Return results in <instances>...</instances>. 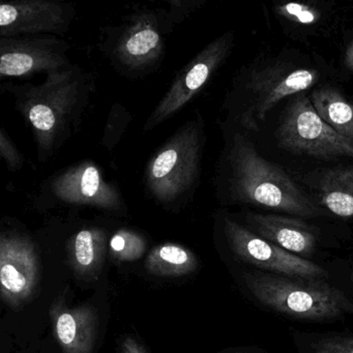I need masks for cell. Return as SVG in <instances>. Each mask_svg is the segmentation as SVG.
<instances>
[{
    "label": "cell",
    "mask_w": 353,
    "mask_h": 353,
    "mask_svg": "<svg viewBox=\"0 0 353 353\" xmlns=\"http://www.w3.org/2000/svg\"><path fill=\"white\" fill-rule=\"evenodd\" d=\"M110 250L113 257L119 261H135L145 252V241L134 231H117L110 239Z\"/></svg>",
    "instance_id": "20"
},
{
    "label": "cell",
    "mask_w": 353,
    "mask_h": 353,
    "mask_svg": "<svg viewBox=\"0 0 353 353\" xmlns=\"http://www.w3.org/2000/svg\"><path fill=\"white\" fill-rule=\"evenodd\" d=\"M316 70L274 61L250 70L234 84L227 105L235 121L258 132L268 113L284 99L309 90L319 80Z\"/></svg>",
    "instance_id": "5"
},
{
    "label": "cell",
    "mask_w": 353,
    "mask_h": 353,
    "mask_svg": "<svg viewBox=\"0 0 353 353\" xmlns=\"http://www.w3.org/2000/svg\"><path fill=\"white\" fill-rule=\"evenodd\" d=\"M133 117L131 113L119 104H115L109 113L104 135L102 138V145L107 150H114L115 146L121 141L125 132L127 131Z\"/></svg>",
    "instance_id": "21"
},
{
    "label": "cell",
    "mask_w": 353,
    "mask_h": 353,
    "mask_svg": "<svg viewBox=\"0 0 353 353\" xmlns=\"http://www.w3.org/2000/svg\"><path fill=\"white\" fill-rule=\"evenodd\" d=\"M223 201L252 204L299 218H317L319 208L282 169L259 156L251 140L233 131L223 152L216 175Z\"/></svg>",
    "instance_id": "2"
},
{
    "label": "cell",
    "mask_w": 353,
    "mask_h": 353,
    "mask_svg": "<svg viewBox=\"0 0 353 353\" xmlns=\"http://www.w3.org/2000/svg\"><path fill=\"white\" fill-rule=\"evenodd\" d=\"M197 265L193 252L176 243L158 245L145 261L146 270L158 276H183L194 272Z\"/></svg>",
    "instance_id": "19"
},
{
    "label": "cell",
    "mask_w": 353,
    "mask_h": 353,
    "mask_svg": "<svg viewBox=\"0 0 353 353\" xmlns=\"http://www.w3.org/2000/svg\"><path fill=\"white\" fill-rule=\"evenodd\" d=\"M322 205L341 218L353 219V168L324 171L317 183Z\"/></svg>",
    "instance_id": "16"
},
{
    "label": "cell",
    "mask_w": 353,
    "mask_h": 353,
    "mask_svg": "<svg viewBox=\"0 0 353 353\" xmlns=\"http://www.w3.org/2000/svg\"><path fill=\"white\" fill-rule=\"evenodd\" d=\"M203 3V0H168L169 9L161 10L169 32L172 34L175 26L193 15Z\"/></svg>",
    "instance_id": "22"
},
{
    "label": "cell",
    "mask_w": 353,
    "mask_h": 353,
    "mask_svg": "<svg viewBox=\"0 0 353 353\" xmlns=\"http://www.w3.org/2000/svg\"><path fill=\"white\" fill-rule=\"evenodd\" d=\"M243 281L258 303L293 319L323 322L353 315V299L325 280L254 270L245 272Z\"/></svg>",
    "instance_id": "4"
},
{
    "label": "cell",
    "mask_w": 353,
    "mask_h": 353,
    "mask_svg": "<svg viewBox=\"0 0 353 353\" xmlns=\"http://www.w3.org/2000/svg\"><path fill=\"white\" fill-rule=\"evenodd\" d=\"M40 280V262L30 237L15 231L0 236V286L3 301L12 307L28 303Z\"/></svg>",
    "instance_id": "12"
},
{
    "label": "cell",
    "mask_w": 353,
    "mask_h": 353,
    "mask_svg": "<svg viewBox=\"0 0 353 353\" xmlns=\"http://www.w3.org/2000/svg\"><path fill=\"white\" fill-rule=\"evenodd\" d=\"M206 135L197 114L179 128L146 164V194L166 208H179L192 199L199 187Z\"/></svg>",
    "instance_id": "3"
},
{
    "label": "cell",
    "mask_w": 353,
    "mask_h": 353,
    "mask_svg": "<svg viewBox=\"0 0 353 353\" xmlns=\"http://www.w3.org/2000/svg\"><path fill=\"white\" fill-rule=\"evenodd\" d=\"M250 230L299 257H311L317 245V231L301 219L276 214H248Z\"/></svg>",
    "instance_id": "14"
},
{
    "label": "cell",
    "mask_w": 353,
    "mask_h": 353,
    "mask_svg": "<svg viewBox=\"0 0 353 353\" xmlns=\"http://www.w3.org/2000/svg\"><path fill=\"white\" fill-rule=\"evenodd\" d=\"M232 47L233 34L227 32L194 57L176 74L170 88L144 123L143 132L152 131L185 108L228 59Z\"/></svg>",
    "instance_id": "9"
},
{
    "label": "cell",
    "mask_w": 353,
    "mask_h": 353,
    "mask_svg": "<svg viewBox=\"0 0 353 353\" xmlns=\"http://www.w3.org/2000/svg\"><path fill=\"white\" fill-rule=\"evenodd\" d=\"M42 199L70 206H88L111 212H125V200L117 185L106 181L100 167L90 160L72 165L49 177L41 185Z\"/></svg>",
    "instance_id": "8"
},
{
    "label": "cell",
    "mask_w": 353,
    "mask_h": 353,
    "mask_svg": "<svg viewBox=\"0 0 353 353\" xmlns=\"http://www.w3.org/2000/svg\"><path fill=\"white\" fill-rule=\"evenodd\" d=\"M54 332L65 353H92L97 339L98 319L88 305L70 309L55 303L51 309Z\"/></svg>",
    "instance_id": "15"
},
{
    "label": "cell",
    "mask_w": 353,
    "mask_h": 353,
    "mask_svg": "<svg viewBox=\"0 0 353 353\" xmlns=\"http://www.w3.org/2000/svg\"><path fill=\"white\" fill-rule=\"evenodd\" d=\"M72 263L77 274L92 278L104 261L106 234L100 228H85L74 235L71 241Z\"/></svg>",
    "instance_id": "17"
},
{
    "label": "cell",
    "mask_w": 353,
    "mask_h": 353,
    "mask_svg": "<svg viewBox=\"0 0 353 353\" xmlns=\"http://www.w3.org/2000/svg\"><path fill=\"white\" fill-rule=\"evenodd\" d=\"M69 43L57 36L0 38V76L26 78L71 65Z\"/></svg>",
    "instance_id": "11"
},
{
    "label": "cell",
    "mask_w": 353,
    "mask_h": 353,
    "mask_svg": "<svg viewBox=\"0 0 353 353\" xmlns=\"http://www.w3.org/2000/svg\"><path fill=\"white\" fill-rule=\"evenodd\" d=\"M72 3L17 0L0 6V38L65 34L75 19Z\"/></svg>",
    "instance_id": "13"
},
{
    "label": "cell",
    "mask_w": 353,
    "mask_h": 353,
    "mask_svg": "<svg viewBox=\"0 0 353 353\" xmlns=\"http://www.w3.org/2000/svg\"><path fill=\"white\" fill-rule=\"evenodd\" d=\"M352 278H353V274H352Z\"/></svg>",
    "instance_id": "28"
},
{
    "label": "cell",
    "mask_w": 353,
    "mask_h": 353,
    "mask_svg": "<svg viewBox=\"0 0 353 353\" xmlns=\"http://www.w3.org/2000/svg\"><path fill=\"white\" fill-rule=\"evenodd\" d=\"M223 231L234 255L260 272L310 280H325L328 276L321 266L289 253L228 216L223 220Z\"/></svg>",
    "instance_id": "10"
},
{
    "label": "cell",
    "mask_w": 353,
    "mask_h": 353,
    "mask_svg": "<svg viewBox=\"0 0 353 353\" xmlns=\"http://www.w3.org/2000/svg\"><path fill=\"white\" fill-rule=\"evenodd\" d=\"M16 110L21 114L38 150V160L46 163L76 133L83 121L94 90V77L79 65H70L46 73L43 83L3 84Z\"/></svg>",
    "instance_id": "1"
},
{
    "label": "cell",
    "mask_w": 353,
    "mask_h": 353,
    "mask_svg": "<svg viewBox=\"0 0 353 353\" xmlns=\"http://www.w3.org/2000/svg\"><path fill=\"white\" fill-rule=\"evenodd\" d=\"M170 34L161 9H142L123 18L106 40L105 52L121 75L139 78L162 63Z\"/></svg>",
    "instance_id": "6"
},
{
    "label": "cell",
    "mask_w": 353,
    "mask_h": 353,
    "mask_svg": "<svg viewBox=\"0 0 353 353\" xmlns=\"http://www.w3.org/2000/svg\"><path fill=\"white\" fill-rule=\"evenodd\" d=\"M345 65L353 71V40L347 47L346 52H345Z\"/></svg>",
    "instance_id": "27"
},
{
    "label": "cell",
    "mask_w": 353,
    "mask_h": 353,
    "mask_svg": "<svg viewBox=\"0 0 353 353\" xmlns=\"http://www.w3.org/2000/svg\"><path fill=\"white\" fill-rule=\"evenodd\" d=\"M0 156L12 172L19 171L26 163L23 154L12 141L11 137L3 128L0 130Z\"/></svg>",
    "instance_id": "25"
},
{
    "label": "cell",
    "mask_w": 353,
    "mask_h": 353,
    "mask_svg": "<svg viewBox=\"0 0 353 353\" xmlns=\"http://www.w3.org/2000/svg\"><path fill=\"white\" fill-rule=\"evenodd\" d=\"M280 148L314 158L353 159V141L332 129L311 101L299 94L289 101L276 132Z\"/></svg>",
    "instance_id": "7"
},
{
    "label": "cell",
    "mask_w": 353,
    "mask_h": 353,
    "mask_svg": "<svg viewBox=\"0 0 353 353\" xmlns=\"http://www.w3.org/2000/svg\"><path fill=\"white\" fill-rule=\"evenodd\" d=\"M123 353H148L145 349L133 338H127L123 343Z\"/></svg>",
    "instance_id": "26"
},
{
    "label": "cell",
    "mask_w": 353,
    "mask_h": 353,
    "mask_svg": "<svg viewBox=\"0 0 353 353\" xmlns=\"http://www.w3.org/2000/svg\"><path fill=\"white\" fill-rule=\"evenodd\" d=\"M276 10L281 16L295 23L314 24L320 19L319 11L305 3H285Z\"/></svg>",
    "instance_id": "24"
},
{
    "label": "cell",
    "mask_w": 353,
    "mask_h": 353,
    "mask_svg": "<svg viewBox=\"0 0 353 353\" xmlns=\"http://www.w3.org/2000/svg\"><path fill=\"white\" fill-rule=\"evenodd\" d=\"M318 336L310 345V353H353V336L340 334Z\"/></svg>",
    "instance_id": "23"
},
{
    "label": "cell",
    "mask_w": 353,
    "mask_h": 353,
    "mask_svg": "<svg viewBox=\"0 0 353 353\" xmlns=\"http://www.w3.org/2000/svg\"><path fill=\"white\" fill-rule=\"evenodd\" d=\"M310 101L325 123L353 141V102L336 88L327 86L314 90Z\"/></svg>",
    "instance_id": "18"
}]
</instances>
